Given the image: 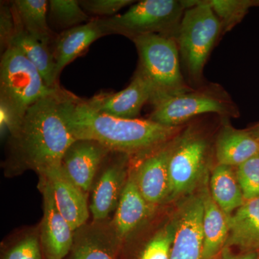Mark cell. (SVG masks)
I'll use <instances>...</instances> for the list:
<instances>
[{"instance_id": "7", "label": "cell", "mask_w": 259, "mask_h": 259, "mask_svg": "<svg viewBox=\"0 0 259 259\" xmlns=\"http://www.w3.org/2000/svg\"><path fill=\"white\" fill-rule=\"evenodd\" d=\"M152 107L148 119L167 127H180L205 114H216L222 118L240 115L239 109L229 94L221 85L213 83L163 99Z\"/></svg>"}, {"instance_id": "21", "label": "cell", "mask_w": 259, "mask_h": 259, "mask_svg": "<svg viewBox=\"0 0 259 259\" xmlns=\"http://www.w3.org/2000/svg\"><path fill=\"white\" fill-rule=\"evenodd\" d=\"M203 201V253L202 259H215L225 248L228 234V216L214 202L207 185L201 192Z\"/></svg>"}, {"instance_id": "27", "label": "cell", "mask_w": 259, "mask_h": 259, "mask_svg": "<svg viewBox=\"0 0 259 259\" xmlns=\"http://www.w3.org/2000/svg\"><path fill=\"white\" fill-rule=\"evenodd\" d=\"M175 231L176 224L173 218L150 239L140 259H170Z\"/></svg>"}, {"instance_id": "16", "label": "cell", "mask_w": 259, "mask_h": 259, "mask_svg": "<svg viewBox=\"0 0 259 259\" xmlns=\"http://www.w3.org/2000/svg\"><path fill=\"white\" fill-rule=\"evenodd\" d=\"M105 35L107 34L100 18H93L88 23L58 33L51 45L57 79L67 65L82 55L93 42Z\"/></svg>"}, {"instance_id": "22", "label": "cell", "mask_w": 259, "mask_h": 259, "mask_svg": "<svg viewBox=\"0 0 259 259\" xmlns=\"http://www.w3.org/2000/svg\"><path fill=\"white\" fill-rule=\"evenodd\" d=\"M15 32L10 46L16 47L28 58L38 70L48 87L52 89L60 88L59 80L56 76L55 63L51 46L29 33L15 19Z\"/></svg>"}, {"instance_id": "10", "label": "cell", "mask_w": 259, "mask_h": 259, "mask_svg": "<svg viewBox=\"0 0 259 259\" xmlns=\"http://www.w3.org/2000/svg\"><path fill=\"white\" fill-rule=\"evenodd\" d=\"M179 134L166 144L141 154V161L133 171L140 192L151 205L168 199V162Z\"/></svg>"}, {"instance_id": "8", "label": "cell", "mask_w": 259, "mask_h": 259, "mask_svg": "<svg viewBox=\"0 0 259 259\" xmlns=\"http://www.w3.org/2000/svg\"><path fill=\"white\" fill-rule=\"evenodd\" d=\"M208 140L193 128L179 134L168 162L169 192L167 201L190 193L204 176L209 155Z\"/></svg>"}, {"instance_id": "9", "label": "cell", "mask_w": 259, "mask_h": 259, "mask_svg": "<svg viewBox=\"0 0 259 259\" xmlns=\"http://www.w3.org/2000/svg\"><path fill=\"white\" fill-rule=\"evenodd\" d=\"M131 156L111 151L94 185L90 210L95 222H102L116 210L127 179V164Z\"/></svg>"}, {"instance_id": "30", "label": "cell", "mask_w": 259, "mask_h": 259, "mask_svg": "<svg viewBox=\"0 0 259 259\" xmlns=\"http://www.w3.org/2000/svg\"><path fill=\"white\" fill-rule=\"evenodd\" d=\"M3 259H42L40 240L28 236L10 248Z\"/></svg>"}, {"instance_id": "19", "label": "cell", "mask_w": 259, "mask_h": 259, "mask_svg": "<svg viewBox=\"0 0 259 259\" xmlns=\"http://www.w3.org/2000/svg\"><path fill=\"white\" fill-rule=\"evenodd\" d=\"M214 153L218 164L237 167L259 154V141L248 130L235 128L225 118L216 137Z\"/></svg>"}, {"instance_id": "12", "label": "cell", "mask_w": 259, "mask_h": 259, "mask_svg": "<svg viewBox=\"0 0 259 259\" xmlns=\"http://www.w3.org/2000/svg\"><path fill=\"white\" fill-rule=\"evenodd\" d=\"M153 89L142 71L137 68L127 88L118 93H100L86 100L93 110L117 118L137 119L146 104L150 103Z\"/></svg>"}, {"instance_id": "29", "label": "cell", "mask_w": 259, "mask_h": 259, "mask_svg": "<svg viewBox=\"0 0 259 259\" xmlns=\"http://www.w3.org/2000/svg\"><path fill=\"white\" fill-rule=\"evenodd\" d=\"M132 0H80L79 5L88 14L113 17L122 8L132 5Z\"/></svg>"}, {"instance_id": "5", "label": "cell", "mask_w": 259, "mask_h": 259, "mask_svg": "<svg viewBox=\"0 0 259 259\" xmlns=\"http://www.w3.org/2000/svg\"><path fill=\"white\" fill-rule=\"evenodd\" d=\"M132 41L139 54L138 68L153 87L151 105L193 89L182 72L176 39L151 34L136 37Z\"/></svg>"}, {"instance_id": "2", "label": "cell", "mask_w": 259, "mask_h": 259, "mask_svg": "<svg viewBox=\"0 0 259 259\" xmlns=\"http://www.w3.org/2000/svg\"><path fill=\"white\" fill-rule=\"evenodd\" d=\"M61 89L33 104L10 133V158L20 168L40 175L59 166L66 150L76 141L59 110Z\"/></svg>"}, {"instance_id": "31", "label": "cell", "mask_w": 259, "mask_h": 259, "mask_svg": "<svg viewBox=\"0 0 259 259\" xmlns=\"http://www.w3.org/2000/svg\"><path fill=\"white\" fill-rule=\"evenodd\" d=\"M15 32V21L11 4L2 3L0 8V45L3 52L11 45Z\"/></svg>"}, {"instance_id": "33", "label": "cell", "mask_w": 259, "mask_h": 259, "mask_svg": "<svg viewBox=\"0 0 259 259\" xmlns=\"http://www.w3.org/2000/svg\"><path fill=\"white\" fill-rule=\"evenodd\" d=\"M248 131L259 141V123L250 127Z\"/></svg>"}, {"instance_id": "34", "label": "cell", "mask_w": 259, "mask_h": 259, "mask_svg": "<svg viewBox=\"0 0 259 259\" xmlns=\"http://www.w3.org/2000/svg\"><path fill=\"white\" fill-rule=\"evenodd\" d=\"M258 259H259V251L258 252Z\"/></svg>"}, {"instance_id": "18", "label": "cell", "mask_w": 259, "mask_h": 259, "mask_svg": "<svg viewBox=\"0 0 259 259\" xmlns=\"http://www.w3.org/2000/svg\"><path fill=\"white\" fill-rule=\"evenodd\" d=\"M120 243L110 223L86 224L75 231L70 259H116Z\"/></svg>"}, {"instance_id": "15", "label": "cell", "mask_w": 259, "mask_h": 259, "mask_svg": "<svg viewBox=\"0 0 259 259\" xmlns=\"http://www.w3.org/2000/svg\"><path fill=\"white\" fill-rule=\"evenodd\" d=\"M110 152V149L97 141L76 140L66 150L61 166L70 180L88 193Z\"/></svg>"}, {"instance_id": "3", "label": "cell", "mask_w": 259, "mask_h": 259, "mask_svg": "<svg viewBox=\"0 0 259 259\" xmlns=\"http://www.w3.org/2000/svg\"><path fill=\"white\" fill-rule=\"evenodd\" d=\"M61 88L48 87L28 58L10 46L3 52L0 64L2 129L7 127L10 134L33 104Z\"/></svg>"}, {"instance_id": "32", "label": "cell", "mask_w": 259, "mask_h": 259, "mask_svg": "<svg viewBox=\"0 0 259 259\" xmlns=\"http://www.w3.org/2000/svg\"><path fill=\"white\" fill-rule=\"evenodd\" d=\"M258 253L257 251L245 252L242 254H233L229 248H224L215 259H258Z\"/></svg>"}, {"instance_id": "24", "label": "cell", "mask_w": 259, "mask_h": 259, "mask_svg": "<svg viewBox=\"0 0 259 259\" xmlns=\"http://www.w3.org/2000/svg\"><path fill=\"white\" fill-rule=\"evenodd\" d=\"M211 196L225 214L230 217L245 202L236 172L233 167L218 164L210 179Z\"/></svg>"}, {"instance_id": "13", "label": "cell", "mask_w": 259, "mask_h": 259, "mask_svg": "<svg viewBox=\"0 0 259 259\" xmlns=\"http://www.w3.org/2000/svg\"><path fill=\"white\" fill-rule=\"evenodd\" d=\"M38 187L44 197L40 229L41 249L47 259H64L72 248L75 231L59 212L49 184L40 179Z\"/></svg>"}, {"instance_id": "4", "label": "cell", "mask_w": 259, "mask_h": 259, "mask_svg": "<svg viewBox=\"0 0 259 259\" xmlns=\"http://www.w3.org/2000/svg\"><path fill=\"white\" fill-rule=\"evenodd\" d=\"M222 29L207 0L195 1L186 9L177 36L181 64L191 88L205 84L204 69Z\"/></svg>"}, {"instance_id": "28", "label": "cell", "mask_w": 259, "mask_h": 259, "mask_svg": "<svg viewBox=\"0 0 259 259\" xmlns=\"http://www.w3.org/2000/svg\"><path fill=\"white\" fill-rule=\"evenodd\" d=\"M236 175L245 200L259 197V154L236 167Z\"/></svg>"}, {"instance_id": "26", "label": "cell", "mask_w": 259, "mask_h": 259, "mask_svg": "<svg viewBox=\"0 0 259 259\" xmlns=\"http://www.w3.org/2000/svg\"><path fill=\"white\" fill-rule=\"evenodd\" d=\"M218 17L222 35L241 23L250 8L259 7V0H207Z\"/></svg>"}, {"instance_id": "23", "label": "cell", "mask_w": 259, "mask_h": 259, "mask_svg": "<svg viewBox=\"0 0 259 259\" xmlns=\"http://www.w3.org/2000/svg\"><path fill=\"white\" fill-rule=\"evenodd\" d=\"M17 21L29 33L49 45L57 35L49 26L47 0H15L10 2Z\"/></svg>"}, {"instance_id": "20", "label": "cell", "mask_w": 259, "mask_h": 259, "mask_svg": "<svg viewBox=\"0 0 259 259\" xmlns=\"http://www.w3.org/2000/svg\"><path fill=\"white\" fill-rule=\"evenodd\" d=\"M229 234L225 248L259 251V197L245 200L228 218Z\"/></svg>"}, {"instance_id": "14", "label": "cell", "mask_w": 259, "mask_h": 259, "mask_svg": "<svg viewBox=\"0 0 259 259\" xmlns=\"http://www.w3.org/2000/svg\"><path fill=\"white\" fill-rule=\"evenodd\" d=\"M38 175L49 184L56 207L73 231L85 226L90 212L87 193L70 180L61 164L50 167Z\"/></svg>"}, {"instance_id": "11", "label": "cell", "mask_w": 259, "mask_h": 259, "mask_svg": "<svg viewBox=\"0 0 259 259\" xmlns=\"http://www.w3.org/2000/svg\"><path fill=\"white\" fill-rule=\"evenodd\" d=\"M203 201L201 194L190 195L174 216L176 224L170 259H202Z\"/></svg>"}, {"instance_id": "1", "label": "cell", "mask_w": 259, "mask_h": 259, "mask_svg": "<svg viewBox=\"0 0 259 259\" xmlns=\"http://www.w3.org/2000/svg\"><path fill=\"white\" fill-rule=\"evenodd\" d=\"M59 100L61 115L75 139L97 141L114 152L139 156L166 144L182 130L148 118L127 120L100 113L64 89Z\"/></svg>"}, {"instance_id": "6", "label": "cell", "mask_w": 259, "mask_h": 259, "mask_svg": "<svg viewBox=\"0 0 259 259\" xmlns=\"http://www.w3.org/2000/svg\"><path fill=\"white\" fill-rule=\"evenodd\" d=\"M192 0H143L124 14L100 18L107 35H123L131 40L143 35L158 34L177 39L186 9Z\"/></svg>"}, {"instance_id": "25", "label": "cell", "mask_w": 259, "mask_h": 259, "mask_svg": "<svg viewBox=\"0 0 259 259\" xmlns=\"http://www.w3.org/2000/svg\"><path fill=\"white\" fill-rule=\"evenodd\" d=\"M48 20L53 26L64 31L88 23L92 19L77 0H50Z\"/></svg>"}, {"instance_id": "17", "label": "cell", "mask_w": 259, "mask_h": 259, "mask_svg": "<svg viewBox=\"0 0 259 259\" xmlns=\"http://www.w3.org/2000/svg\"><path fill=\"white\" fill-rule=\"evenodd\" d=\"M141 194L133 171L127 177L113 220L110 223L116 236L121 242L131 236L147 219L153 210Z\"/></svg>"}]
</instances>
